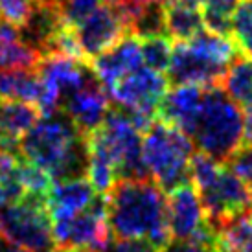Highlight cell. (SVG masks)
I'll return each mask as SVG.
<instances>
[{"mask_svg": "<svg viewBox=\"0 0 252 252\" xmlns=\"http://www.w3.org/2000/svg\"><path fill=\"white\" fill-rule=\"evenodd\" d=\"M195 146L188 134L175 126L157 120L142 138V155L149 175L164 191H171L189 181V160Z\"/></svg>", "mask_w": 252, "mask_h": 252, "instance_id": "277c9868", "label": "cell"}, {"mask_svg": "<svg viewBox=\"0 0 252 252\" xmlns=\"http://www.w3.org/2000/svg\"><path fill=\"white\" fill-rule=\"evenodd\" d=\"M228 64H221L203 52L189 46L188 42H177L173 59L168 70V81L173 87L195 85L201 89L221 87Z\"/></svg>", "mask_w": 252, "mask_h": 252, "instance_id": "9c48e42d", "label": "cell"}, {"mask_svg": "<svg viewBox=\"0 0 252 252\" xmlns=\"http://www.w3.org/2000/svg\"><path fill=\"white\" fill-rule=\"evenodd\" d=\"M105 197L112 238L146 239L160 251L171 241L168 199L153 179H118Z\"/></svg>", "mask_w": 252, "mask_h": 252, "instance_id": "6da1fadb", "label": "cell"}, {"mask_svg": "<svg viewBox=\"0 0 252 252\" xmlns=\"http://www.w3.org/2000/svg\"><path fill=\"white\" fill-rule=\"evenodd\" d=\"M109 111V92L98 79L96 72L81 89L64 96L61 101V112H64L85 134L94 133L105 122Z\"/></svg>", "mask_w": 252, "mask_h": 252, "instance_id": "30bf717a", "label": "cell"}, {"mask_svg": "<svg viewBox=\"0 0 252 252\" xmlns=\"http://www.w3.org/2000/svg\"><path fill=\"white\" fill-rule=\"evenodd\" d=\"M98 2L99 0H63L59 11L64 24L70 28H77L98 9Z\"/></svg>", "mask_w": 252, "mask_h": 252, "instance_id": "4316f807", "label": "cell"}, {"mask_svg": "<svg viewBox=\"0 0 252 252\" xmlns=\"http://www.w3.org/2000/svg\"><path fill=\"white\" fill-rule=\"evenodd\" d=\"M140 48L144 66H147L153 72H158V74H164V72L169 70L171 59H173V46H171L169 37L157 35L142 39Z\"/></svg>", "mask_w": 252, "mask_h": 252, "instance_id": "7402d4cb", "label": "cell"}, {"mask_svg": "<svg viewBox=\"0 0 252 252\" xmlns=\"http://www.w3.org/2000/svg\"><path fill=\"white\" fill-rule=\"evenodd\" d=\"M0 252H28L21 249V247H17L15 243H11L9 239H6L2 234H0Z\"/></svg>", "mask_w": 252, "mask_h": 252, "instance_id": "e575fe53", "label": "cell"}, {"mask_svg": "<svg viewBox=\"0 0 252 252\" xmlns=\"http://www.w3.org/2000/svg\"><path fill=\"white\" fill-rule=\"evenodd\" d=\"M232 39L243 54L252 56V0L239 2L232 15Z\"/></svg>", "mask_w": 252, "mask_h": 252, "instance_id": "603a6c76", "label": "cell"}, {"mask_svg": "<svg viewBox=\"0 0 252 252\" xmlns=\"http://www.w3.org/2000/svg\"><path fill=\"white\" fill-rule=\"evenodd\" d=\"M42 56L21 39L0 41V72L28 70L37 72Z\"/></svg>", "mask_w": 252, "mask_h": 252, "instance_id": "44dd1931", "label": "cell"}, {"mask_svg": "<svg viewBox=\"0 0 252 252\" xmlns=\"http://www.w3.org/2000/svg\"><path fill=\"white\" fill-rule=\"evenodd\" d=\"M131 4H136V6H147V4H160L164 0H127Z\"/></svg>", "mask_w": 252, "mask_h": 252, "instance_id": "8d00e7d4", "label": "cell"}, {"mask_svg": "<svg viewBox=\"0 0 252 252\" xmlns=\"http://www.w3.org/2000/svg\"><path fill=\"white\" fill-rule=\"evenodd\" d=\"M98 191L94 189L89 179H74V181L54 182L48 193V206L52 221L64 219L87 210L96 199Z\"/></svg>", "mask_w": 252, "mask_h": 252, "instance_id": "2e32d148", "label": "cell"}, {"mask_svg": "<svg viewBox=\"0 0 252 252\" xmlns=\"http://www.w3.org/2000/svg\"><path fill=\"white\" fill-rule=\"evenodd\" d=\"M21 157L48 171L54 182L85 179L91 149L89 134L81 133L64 112L44 116L21 138Z\"/></svg>", "mask_w": 252, "mask_h": 252, "instance_id": "7a4b0ae2", "label": "cell"}, {"mask_svg": "<svg viewBox=\"0 0 252 252\" xmlns=\"http://www.w3.org/2000/svg\"><path fill=\"white\" fill-rule=\"evenodd\" d=\"M226 166L234 173H238L249 184V188L252 191V147H249V149H239Z\"/></svg>", "mask_w": 252, "mask_h": 252, "instance_id": "f1b7e54d", "label": "cell"}, {"mask_svg": "<svg viewBox=\"0 0 252 252\" xmlns=\"http://www.w3.org/2000/svg\"><path fill=\"white\" fill-rule=\"evenodd\" d=\"M103 252H162L158 247L146 239H118L111 238Z\"/></svg>", "mask_w": 252, "mask_h": 252, "instance_id": "83f0119b", "label": "cell"}, {"mask_svg": "<svg viewBox=\"0 0 252 252\" xmlns=\"http://www.w3.org/2000/svg\"><path fill=\"white\" fill-rule=\"evenodd\" d=\"M164 21H166V33L169 39L177 42L189 41L204 30L203 11H199L197 7L164 2Z\"/></svg>", "mask_w": 252, "mask_h": 252, "instance_id": "ffe728a7", "label": "cell"}, {"mask_svg": "<svg viewBox=\"0 0 252 252\" xmlns=\"http://www.w3.org/2000/svg\"><path fill=\"white\" fill-rule=\"evenodd\" d=\"M17 177H19V182L22 184V188H24L26 193L48 197L50 189L54 186V181H52L48 171H44L42 168H39V166H35V164H32L28 160H24V158H21V162H19Z\"/></svg>", "mask_w": 252, "mask_h": 252, "instance_id": "cb8c5ba5", "label": "cell"}, {"mask_svg": "<svg viewBox=\"0 0 252 252\" xmlns=\"http://www.w3.org/2000/svg\"><path fill=\"white\" fill-rule=\"evenodd\" d=\"M164 2H169V4H181V6H188V7H199L204 4V0H164Z\"/></svg>", "mask_w": 252, "mask_h": 252, "instance_id": "d590c367", "label": "cell"}, {"mask_svg": "<svg viewBox=\"0 0 252 252\" xmlns=\"http://www.w3.org/2000/svg\"><path fill=\"white\" fill-rule=\"evenodd\" d=\"M24 193H26V191H24L21 182L11 184V186H4V184H0V208L7 203H15V201H19Z\"/></svg>", "mask_w": 252, "mask_h": 252, "instance_id": "d6a6232c", "label": "cell"}, {"mask_svg": "<svg viewBox=\"0 0 252 252\" xmlns=\"http://www.w3.org/2000/svg\"><path fill=\"white\" fill-rule=\"evenodd\" d=\"M44 94H46V87L37 72H0V98L17 99V101L41 107Z\"/></svg>", "mask_w": 252, "mask_h": 252, "instance_id": "e0dca14e", "label": "cell"}, {"mask_svg": "<svg viewBox=\"0 0 252 252\" xmlns=\"http://www.w3.org/2000/svg\"><path fill=\"white\" fill-rule=\"evenodd\" d=\"M37 74L42 79V83L46 85V89L59 94L63 101L64 96L81 89L94 76V70H92V64L87 61L52 54L41 59V63L37 66Z\"/></svg>", "mask_w": 252, "mask_h": 252, "instance_id": "7c38bea8", "label": "cell"}, {"mask_svg": "<svg viewBox=\"0 0 252 252\" xmlns=\"http://www.w3.org/2000/svg\"><path fill=\"white\" fill-rule=\"evenodd\" d=\"M127 35L129 32L118 6H99L76 28L77 42L87 63H92L96 57L114 48Z\"/></svg>", "mask_w": 252, "mask_h": 252, "instance_id": "ba28073f", "label": "cell"}, {"mask_svg": "<svg viewBox=\"0 0 252 252\" xmlns=\"http://www.w3.org/2000/svg\"><path fill=\"white\" fill-rule=\"evenodd\" d=\"M162 252H217L216 247L195 241V239H171Z\"/></svg>", "mask_w": 252, "mask_h": 252, "instance_id": "4dcf8cb0", "label": "cell"}, {"mask_svg": "<svg viewBox=\"0 0 252 252\" xmlns=\"http://www.w3.org/2000/svg\"><path fill=\"white\" fill-rule=\"evenodd\" d=\"M221 169H223V164H219L210 155L195 151L189 160V181L193 182L197 189H204L216 182Z\"/></svg>", "mask_w": 252, "mask_h": 252, "instance_id": "d4e9b609", "label": "cell"}, {"mask_svg": "<svg viewBox=\"0 0 252 252\" xmlns=\"http://www.w3.org/2000/svg\"><path fill=\"white\" fill-rule=\"evenodd\" d=\"M41 120L37 105L0 98V151L21 157V138Z\"/></svg>", "mask_w": 252, "mask_h": 252, "instance_id": "4fadbf2b", "label": "cell"}, {"mask_svg": "<svg viewBox=\"0 0 252 252\" xmlns=\"http://www.w3.org/2000/svg\"><path fill=\"white\" fill-rule=\"evenodd\" d=\"M99 2H103V6H116L122 0H99Z\"/></svg>", "mask_w": 252, "mask_h": 252, "instance_id": "ab89813d", "label": "cell"}, {"mask_svg": "<svg viewBox=\"0 0 252 252\" xmlns=\"http://www.w3.org/2000/svg\"><path fill=\"white\" fill-rule=\"evenodd\" d=\"M39 0H0V21L21 30L35 11Z\"/></svg>", "mask_w": 252, "mask_h": 252, "instance_id": "484cf974", "label": "cell"}, {"mask_svg": "<svg viewBox=\"0 0 252 252\" xmlns=\"http://www.w3.org/2000/svg\"><path fill=\"white\" fill-rule=\"evenodd\" d=\"M52 252H64V249H56V251H52Z\"/></svg>", "mask_w": 252, "mask_h": 252, "instance_id": "60d3db41", "label": "cell"}, {"mask_svg": "<svg viewBox=\"0 0 252 252\" xmlns=\"http://www.w3.org/2000/svg\"><path fill=\"white\" fill-rule=\"evenodd\" d=\"M140 66H144L140 39L134 35L124 37L114 48L92 61V70L96 72L105 91H109L114 83H118L124 76L138 70Z\"/></svg>", "mask_w": 252, "mask_h": 252, "instance_id": "5bb4252c", "label": "cell"}, {"mask_svg": "<svg viewBox=\"0 0 252 252\" xmlns=\"http://www.w3.org/2000/svg\"><path fill=\"white\" fill-rule=\"evenodd\" d=\"M168 226L173 239H189L206 223L203 203L193 182L168 191Z\"/></svg>", "mask_w": 252, "mask_h": 252, "instance_id": "8fae6325", "label": "cell"}, {"mask_svg": "<svg viewBox=\"0 0 252 252\" xmlns=\"http://www.w3.org/2000/svg\"><path fill=\"white\" fill-rule=\"evenodd\" d=\"M197 191L210 223L252 210V191L249 184L228 166H223L214 184Z\"/></svg>", "mask_w": 252, "mask_h": 252, "instance_id": "52a82bcc", "label": "cell"}, {"mask_svg": "<svg viewBox=\"0 0 252 252\" xmlns=\"http://www.w3.org/2000/svg\"><path fill=\"white\" fill-rule=\"evenodd\" d=\"M239 2H241V0H204L203 11L216 13V15H223V17L232 19L234 11L238 9Z\"/></svg>", "mask_w": 252, "mask_h": 252, "instance_id": "1f68e13d", "label": "cell"}, {"mask_svg": "<svg viewBox=\"0 0 252 252\" xmlns=\"http://www.w3.org/2000/svg\"><path fill=\"white\" fill-rule=\"evenodd\" d=\"M19 162H21V158L0 151V184L11 186V184H17V182H19V177H17Z\"/></svg>", "mask_w": 252, "mask_h": 252, "instance_id": "f546056e", "label": "cell"}, {"mask_svg": "<svg viewBox=\"0 0 252 252\" xmlns=\"http://www.w3.org/2000/svg\"><path fill=\"white\" fill-rule=\"evenodd\" d=\"M64 252H98V251H92V249H87V247H70V249H64Z\"/></svg>", "mask_w": 252, "mask_h": 252, "instance_id": "74e56055", "label": "cell"}, {"mask_svg": "<svg viewBox=\"0 0 252 252\" xmlns=\"http://www.w3.org/2000/svg\"><path fill=\"white\" fill-rule=\"evenodd\" d=\"M39 2H41V4H48V6H61V2H63V0H39Z\"/></svg>", "mask_w": 252, "mask_h": 252, "instance_id": "f35d334b", "label": "cell"}, {"mask_svg": "<svg viewBox=\"0 0 252 252\" xmlns=\"http://www.w3.org/2000/svg\"><path fill=\"white\" fill-rule=\"evenodd\" d=\"M54 238L59 249L87 247L103 252L111 241V228L107 223V197L98 193L87 210L72 217L56 219Z\"/></svg>", "mask_w": 252, "mask_h": 252, "instance_id": "8992f818", "label": "cell"}, {"mask_svg": "<svg viewBox=\"0 0 252 252\" xmlns=\"http://www.w3.org/2000/svg\"><path fill=\"white\" fill-rule=\"evenodd\" d=\"M252 147V107L245 109L243 112V144L241 149Z\"/></svg>", "mask_w": 252, "mask_h": 252, "instance_id": "836d02e7", "label": "cell"}, {"mask_svg": "<svg viewBox=\"0 0 252 252\" xmlns=\"http://www.w3.org/2000/svg\"><path fill=\"white\" fill-rule=\"evenodd\" d=\"M201 153L226 166L243 144V111L221 87L204 89L203 103L188 134Z\"/></svg>", "mask_w": 252, "mask_h": 252, "instance_id": "3957f363", "label": "cell"}, {"mask_svg": "<svg viewBox=\"0 0 252 252\" xmlns=\"http://www.w3.org/2000/svg\"><path fill=\"white\" fill-rule=\"evenodd\" d=\"M204 89L195 85H181L166 92L158 105V120L179 127L184 134H189L201 103Z\"/></svg>", "mask_w": 252, "mask_h": 252, "instance_id": "9a60e30c", "label": "cell"}, {"mask_svg": "<svg viewBox=\"0 0 252 252\" xmlns=\"http://www.w3.org/2000/svg\"><path fill=\"white\" fill-rule=\"evenodd\" d=\"M221 89L241 109L252 107V59L241 50L226 66Z\"/></svg>", "mask_w": 252, "mask_h": 252, "instance_id": "d6986e66", "label": "cell"}, {"mask_svg": "<svg viewBox=\"0 0 252 252\" xmlns=\"http://www.w3.org/2000/svg\"><path fill=\"white\" fill-rule=\"evenodd\" d=\"M210 224L217 234V252H252V210Z\"/></svg>", "mask_w": 252, "mask_h": 252, "instance_id": "ac0fdd59", "label": "cell"}, {"mask_svg": "<svg viewBox=\"0 0 252 252\" xmlns=\"http://www.w3.org/2000/svg\"><path fill=\"white\" fill-rule=\"evenodd\" d=\"M0 234L28 252L56 251L48 197L24 193L0 208Z\"/></svg>", "mask_w": 252, "mask_h": 252, "instance_id": "5b68a950", "label": "cell"}]
</instances>
